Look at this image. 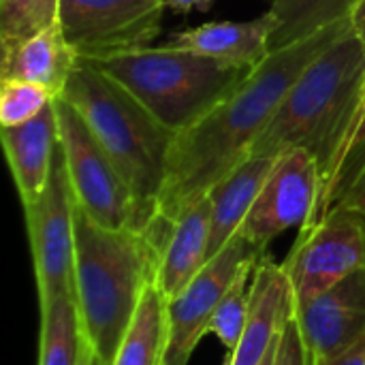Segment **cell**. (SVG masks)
<instances>
[{"mask_svg": "<svg viewBox=\"0 0 365 365\" xmlns=\"http://www.w3.org/2000/svg\"><path fill=\"white\" fill-rule=\"evenodd\" d=\"M344 15L312 34L272 51L252 73L197 124L175 135L156 218L173 222L186 207L205 199L235 171L272 122L295 79L346 30Z\"/></svg>", "mask_w": 365, "mask_h": 365, "instance_id": "obj_1", "label": "cell"}, {"mask_svg": "<svg viewBox=\"0 0 365 365\" xmlns=\"http://www.w3.org/2000/svg\"><path fill=\"white\" fill-rule=\"evenodd\" d=\"M160 250L145 231L107 229L75 201V295L81 331L111 365L126 329L156 282Z\"/></svg>", "mask_w": 365, "mask_h": 365, "instance_id": "obj_2", "label": "cell"}, {"mask_svg": "<svg viewBox=\"0 0 365 365\" xmlns=\"http://www.w3.org/2000/svg\"><path fill=\"white\" fill-rule=\"evenodd\" d=\"M60 96L79 111L128 184L137 201L141 231H145L158 214L175 133L156 120L122 83L83 60L77 62Z\"/></svg>", "mask_w": 365, "mask_h": 365, "instance_id": "obj_3", "label": "cell"}, {"mask_svg": "<svg viewBox=\"0 0 365 365\" xmlns=\"http://www.w3.org/2000/svg\"><path fill=\"white\" fill-rule=\"evenodd\" d=\"M364 79L365 47L349 28L295 79L250 156L304 148L314 154L323 173Z\"/></svg>", "mask_w": 365, "mask_h": 365, "instance_id": "obj_4", "label": "cell"}, {"mask_svg": "<svg viewBox=\"0 0 365 365\" xmlns=\"http://www.w3.org/2000/svg\"><path fill=\"white\" fill-rule=\"evenodd\" d=\"M79 60L122 83L175 135L197 124L252 73L246 66L167 45Z\"/></svg>", "mask_w": 365, "mask_h": 365, "instance_id": "obj_5", "label": "cell"}, {"mask_svg": "<svg viewBox=\"0 0 365 365\" xmlns=\"http://www.w3.org/2000/svg\"><path fill=\"white\" fill-rule=\"evenodd\" d=\"M53 105L60 126V145L77 205L101 227L141 231L137 201L86 120L62 96H58Z\"/></svg>", "mask_w": 365, "mask_h": 365, "instance_id": "obj_6", "label": "cell"}, {"mask_svg": "<svg viewBox=\"0 0 365 365\" xmlns=\"http://www.w3.org/2000/svg\"><path fill=\"white\" fill-rule=\"evenodd\" d=\"M282 269L289 276L295 306L365 269V216L334 207L319 222L304 227Z\"/></svg>", "mask_w": 365, "mask_h": 365, "instance_id": "obj_7", "label": "cell"}, {"mask_svg": "<svg viewBox=\"0 0 365 365\" xmlns=\"http://www.w3.org/2000/svg\"><path fill=\"white\" fill-rule=\"evenodd\" d=\"M28 240L38 284V302L75 295V195L64 150L58 143L45 190L24 205Z\"/></svg>", "mask_w": 365, "mask_h": 365, "instance_id": "obj_8", "label": "cell"}, {"mask_svg": "<svg viewBox=\"0 0 365 365\" xmlns=\"http://www.w3.org/2000/svg\"><path fill=\"white\" fill-rule=\"evenodd\" d=\"M160 0H60V28L79 58L150 47L163 24Z\"/></svg>", "mask_w": 365, "mask_h": 365, "instance_id": "obj_9", "label": "cell"}, {"mask_svg": "<svg viewBox=\"0 0 365 365\" xmlns=\"http://www.w3.org/2000/svg\"><path fill=\"white\" fill-rule=\"evenodd\" d=\"M265 248L255 246L244 235H235L216 257H212L199 276L173 299H167V351L163 365H188L192 351L207 334L216 306L242 274L244 267L259 263Z\"/></svg>", "mask_w": 365, "mask_h": 365, "instance_id": "obj_10", "label": "cell"}, {"mask_svg": "<svg viewBox=\"0 0 365 365\" xmlns=\"http://www.w3.org/2000/svg\"><path fill=\"white\" fill-rule=\"evenodd\" d=\"M319 195L321 167L314 154L304 148L282 150L237 233L267 250L272 240L310 220Z\"/></svg>", "mask_w": 365, "mask_h": 365, "instance_id": "obj_11", "label": "cell"}, {"mask_svg": "<svg viewBox=\"0 0 365 365\" xmlns=\"http://www.w3.org/2000/svg\"><path fill=\"white\" fill-rule=\"evenodd\" d=\"M310 359L340 355L365 338V269L293 308Z\"/></svg>", "mask_w": 365, "mask_h": 365, "instance_id": "obj_12", "label": "cell"}, {"mask_svg": "<svg viewBox=\"0 0 365 365\" xmlns=\"http://www.w3.org/2000/svg\"><path fill=\"white\" fill-rule=\"evenodd\" d=\"M252 276L246 329L237 349L229 355V365H261L295 308L293 289L282 265L265 255Z\"/></svg>", "mask_w": 365, "mask_h": 365, "instance_id": "obj_13", "label": "cell"}, {"mask_svg": "<svg viewBox=\"0 0 365 365\" xmlns=\"http://www.w3.org/2000/svg\"><path fill=\"white\" fill-rule=\"evenodd\" d=\"M276 32L278 19L267 11L248 21H207L178 32L165 45L227 64L257 68L272 56V38Z\"/></svg>", "mask_w": 365, "mask_h": 365, "instance_id": "obj_14", "label": "cell"}, {"mask_svg": "<svg viewBox=\"0 0 365 365\" xmlns=\"http://www.w3.org/2000/svg\"><path fill=\"white\" fill-rule=\"evenodd\" d=\"M53 103L34 120L2 128L0 133L21 205L32 203L45 190L51 173L53 154L60 143V126Z\"/></svg>", "mask_w": 365, "mask_h": 365, "instance_id": "obj_15", "label": "cell"}, {"mask_svg": "<svg viewBox=\"0 0 365 365\" xmlns=\"http://www.w3.org/2000/svg\"><path fill=\"white\" fill-rule=\"evenodd\" d=\"M212 225L210 197L186 207L169 227L160 248L156 287L167 297H178L205 267Z\"/></svg>", "mask_w": 365, "mask_h": 365, "instance_id": "obj_16", "label": "cell"}, {"mask_svg": "<svg viewBox=\"0 0 365 365\" xmlns=\"http://www.w3.org/2000/svg\"><path fill=\"white\" fill-rule=\"evenodd\" d=\"M79 62V53L66 41L60 21L47 30L2 49L0 79L41 83L60 96Z\"/></svg>", "mask_w": 365, "mask_h": 365, "instance_id": "obj_17", "label": "cell"}, {"mask_svg": "<svg viewBox=\"0 0 365 365\" xmlns=\"http://www.w3.org/2000/svg\"><path fill=\"white\" fill-rule=\"evenodd\" d=\"M274 163L276 156H248L235 171H231L212 188V192L207 195L212 203L207 261L216 257L237 235Z\"/></svg>", "mask_w": 365, "mask_h": 365, "instance_id": "obj_18", "label": "cell"}, {"mask_svg": "<svg viewBox=\"0 0 365 365\" xmlns=\"http://www.w3.org/2000/svg\"><path fill=\"white\" fill-rule=\"evenodd\" d=\"M167 336V297L154 282L145 291L111 365H163Z\"/></svg>", "mask_w": 365, "mask_h": 365, "instance_id": "obj_19", "label": "cell"}, {"mask_svg": "<svg viewBox=\"0 0 365 365\" xmlns=\"http://www.w3.org/2000/svg\"><path fill=\"white\" fill-rule=\"evenodd\" d=\"M83 331L77 295L62 293L41 304V357L38 365H79Z\"/></svg>", "mask_w": 365, "mask_h": 365, "instance_id": "obj_20", "label": "cell"}, {"mask_svg": "<svg viewBox=\"0 0 365 365\" xmlns=\"http://www.w3.org/2000/svg\"><path fill=\"white\" fill-rule=\"evenodd\" d=\"M353 2L355 0H269V13L278 19L272 51L349 15Z\"/></svg>", "mask_w": 365, "mask_h": 365, "instance_id": "obj_21", "label": "cell"}, {"mask_svg": "<svg viewBox=\"0 0 365 365\" xmlns=\"http://www.w3.org/2000/svg\"><path fill=\"white\" fill-rule=\"evenodd\" d=\"M364 145L365 79L364 83H361V88H359V92H357V96H355V101H353V105H351V111H349L344 124H342V133H340V137H338V141H336V148H334V152H331V156H329V160H327V165H325V169H323V173H321V195H319V203H317V207H314V214L310 216V220H308L304 227L314 225V222H319L321 218L327 216L329 203H331V195H334V190H336V184H338V180H340V175H342V171H344L349 158H351L353 154H357ZM304 227H302V229H304Z\"/></svg>", "mask_w": 365, "mask_h": 365, "instance_id": "obj_22", "label": "cell"}, {"mask_svg": "<svg viewBox=\"0 0 365 365\" xmlns=\"http://www.w3.org/2000/svg\"><path fill=\"white\" fill-rule=\"evenodd\" d=\"M60 0H0V47H13L58 24Z\"/></svg>", "mask_w": 365, "mask_h": 365, "instance_id": "obj_23", "label": "cell"}, {"mask_svg": "<svg viewBox=\"0 0 365 365\" xmlns=\"http://www.w3.org/2000/svg\"><path fill=\"white\" fill-rule=\"evenodd\" d=\"M255 265H248L242 269V274L235 278V282L229 287L225 297L214 310V317L210 321L207 334H214L220 344L233 353L244 336L246 321H248V310H250V289H248V278L255 272Z\"/></svg>", "mask_w": 365, "mask_h": 365, "instance_id": "obj_24", "label": "cell"}, {"mask_svg": "<svg viewBox=\"0 0 365 365\" xmlns=\"http://www.w3.org/2000/svg\"><path fill=\"white\" fill-rule=\"evenodd\" d=\"M58 96L41 83L0 79V126L11 128L41 115Z\"/></svg>", "mask_w": 365, "mask_h": 365, "instance_id": "obj_25", "label": "cell"}, {"mask_svg": "<svg viewBox=\"0 0 365 365\" xmlns=\"http://www.w3.org/2000/svg\"><path fill=\"white\" fill-rule=\"evenodd\" d=\"M334 207H346L365 216V145L349 158L331 195L329 212Z\"/></svg>", "mask_w": 365, "mask_h": 365, "instance_id": "obj_26", "label": "cell"}, {"mask_svg": "<svg viewBox=\"0 0 365 365\" xmlns=\"http://www.w3.org/2000/svg\"><path fill=\"white\" fill-rule=\"evenodd\" d=\"M274 365H312L310 353L304 344L295 314H291L287 319V323L280 331V342H278Z\"/></svg>", "mask_w": 365, "mask_h": 365, "instance_id": "obj_27", "label": "cell"}, {"mask_svg": "<svg viewBox=\"0 0 365 365\" xmlns=\"http://www.w3.org/2000/svg\"><path fill=\"white\" fill-rule=\"evenodd\" d=\"M312 365H365V338L340 355L312 359Z\"/></svg>", "mask_w": 365, "mask_h": 365, "instance_id": "obj_28", "label": "cell"}, {"mask_svg": "<svg viewBox=\"0 0 365 365\" xmlns=\"http://www.w3.org/2000/svg\"><path fill=\"white\" fill-rule=\"evenodd\" d=\"M165 9H171L175 13H188V11H205L216 0H160Z\"/></svg>", "mask_w": 365, "mask_h": 365, "instance_id": "obj_29", "label": "cell"}, {"mask_svg": "<svg viewBox=\"0 0 365 365\" xmlns=\"http://www.w3.org/2000/svg\"><path fill=\"white\" fill-rule=\"evenodd\" d=\"M349 17H351V28L353 32L357 34V38L361 41V45L365 47V0H355L351 11H349Z\"/></svg>", "mask_w": 365, "mask_h": 365, "instance_id": "obj_30", "label": "cell"}, {"mask_svg": "<svg viewBox=\"0 0 365 365\" xmlns=\"http://www.w3.org/2000/svg\"><path fill=\"white\" fill-rule=\"evenodd\" d=\"M79 365H105L101 361V357L92 351V346L86 342V338H83V349H81V361Z\"/></svg>", "mask_w": 365, "mask_h": 365, "instance_id": "obj_31", "label": "cell"}, {"mask_svg": "<svg viewBox=\"0 0 365 365\" xmlns=\"http://www.w3.org/2000/svg\"><path fill=\"white\" fill-rule=\"evenodd\" d=\"M278 342H280V338H278ZM278 342H276V344L272 346V351L267 353V357H265V359L261 361V365H274V361H276V351H278Z\"/></svg>", "mask_w": 365, "mask_h": 365, "instance_id": "obj_32", "label": "cell"}, {"mask_svg": "<svg viewBox=\"0 0 365 365\" xmlns=\"http://www.w3.org/2000/svg\"><path fill=\"white\" fill-rule=\"evenodd\" d=\"M225 365H229V361H227V364H225Z\"/></svg>", "mask_w": 365, "mask_h": 365, "instance_id": "obj_33", "label": "cell"}]
</instances>
